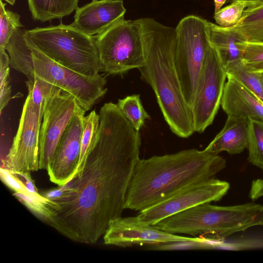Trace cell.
I'll return each instance as SVG.
<instances>
[{"label":"cell","mask_w":263,"mask_h":263,"mask_svg":"<svg viewBox=\"0 0 263 263\" xmlns=\"http://www.w3.org/2000/svg\"><path fill=\"white\" fill-rule=\"evenodd\" d=\"M175 28V63L183 94L191 108L205 54L211 44L208 21L189 15L182 18Z\"/></svg>","instance_id":"8992f818"},{"label":"cell","mask_w":263,"mask_h":263,"mask_svg":"<svg viewBox=\"0 0 263 263\" xmlns=\"http://www.w3.org/2000/svg\"><path fill=\"white\" fill-rule=\"evenodd\" d=\"M25 39L31 51L34 77L71 95L85 111L106 93L104 77L86 76L57 63L33 44L26 30Z\"/></svg>","instance_id":"ba28073f"},{"label":"cell","mask_w":263,"mask_h":263,"mask_svg":"<svg viewBox=\"0 0 263 263\" xmlns=\"http://www.w3.org/2000/svg\"><path fill=\"white\" fill-rule=\"evenodd\" d=\"M93 37L99 55L101 71L105 73L122 74L144 65L142 33L137 20L122 18Z\"/></svg>","instance_id":"52a82bcc"},{"label":"cell","mask_w":263,"mask_h":263,"mask_svg":"<svg viewBox=\"0 0 263 263\" xmlns=\"http://www.w3.org/2000/svg\"><path fill=\"white\" fill-rule=\"evenodd\" d=\"M241 62L249 71H263V42L245 41Z\"/></svg>","instance_id":"4316f807"},{"label":"cell","mask_w":263,"mask_h":263,"mask_svg":"<svg viewBox=\"0 0 263 263\" xmlns=\"http://www.w3.org/2000/svg\"><path fill=\"white\" fill-rule=\"evenodd\" d=\"M247 3L242 1H235L221 8L214 13V18L217 25L224 28L232 27L240 20Z\"/></svg>","instance_id":"83f0119b"},{"label":"cell","mask_w":263,"mask_h":263,"mask_svg":"<svg viewBox=\"0 0 263 263\" xmlns=\"http://www.w3.org/2000/svg\"><path fill=\"white\" fill-rule=\"evenodd\" d=\"M33 44L57 63L80 73L99 75L101 64L93 36L72 25L36 27L26 30Z\"/></svg>","instance_id":"5b68a950"},{"label":"cell","mask_w":263,"mask_h":263,"mask_svg":"<svg viewBox=\"0 0 263 263\" xmlns=\"http://www.w3.org/2000/svg\"><path fill=\"white\" fill-rule=\"evenodd\" d=\"M85 111L80 107L68 123L47 169L50 180L59 186L67 183L79 168Z\"/></svg>","instance_id":"5bb4252c"},{"label":"cell","mask_w":263,"mask_h":263,"mask_svg":"<svg viewBox=\"0 0 263 263\" xmlns=\"http://www.w3.org/2000/svg\"><path fill=\"white\" fill-rule=\"evenodd\" d=\"M211 45L216 49L225 68L241 60L243 43L247 40L232 27L224 28L208 21Z\"/></svg>","instance_id":"ac0fdd59"},{"label":"cell","mask_w":263,"mask_h":263,"mask_svg":"<svg viewBox=\"0 0 263 263\" xmlns=\"http://www.w3.org/2000/svg\"><path fill=\"white\" fill-rule=\"evenodd\" d=\"M6 4L0 3V50H6V47L14 31L24 26L20 22V16L16 12L6 10Z\"/></svg>","instance_id":"d4e9b609"},{"label":"cell","mask_w":263,"mask_h":263,"mask_svg":"<svg viewBox=\"0 0 263 263\" xmlns=\"http://www.w3.org/2000/svg\"><path fill=\"white\" fill-rule=\"evenodd\" d=\"M26 29L16 30L6 47L10 58V66L26 75V82L32 83L34 80L31 51L25 39Z\"/></svg>","instance_id":"d6986e66"},{"label":"cell","mask_w":263,"mask_h":263,"mask_svg":"<svg viewBox=\"0 0 263 263\" xmlns=\"http://www.w3.org/2000/svg\"><path fill=\"white\" fill-rule=\"evenodd\" d=\"M0 176L2 181L14 192L31 193L27 191L22 182L9 170L1 167L0 168Z\"/></svg>","instance_id":"4dcf8cb0"},{"label":"cell","mask_w":263,"mask_h":263,"mask_svg":"<svg viewBox=\"0 0 263 263\" xmlns=\"http://www.w3.org/2000/svg\"><path fill=\"white\" fill-rule=\"evenodd\" d=\"M96 136L76 174L60 186L63 195L50 200L46 223L70 240L96 243L110 223L121 217L136 164L140 159L139 132L117 104L99 111Z\"/></svg>","instance_id":"6da1fadb"},{"label":"cell","mask_w":263,"mask_h":263,"mask_svg":"<svg viewBox=\"0 0 263 263\" xmlns=\"http://www.w3.org/2000/svg\"><path fill=\"white\" fill-rule=\"evenodd\" d=\"M104 243L126 248L147 243L204 242L205 239L170 233L138 221L137 217H120L112 221L103 236Z\"/></svg>","instance_id":"4fadbf2b"},{"label":"cell","mask_w":263,"mask_h":263,"mask_svg":"<svg viewBox=\"0 0 263 263\" xmlns=\"http://www.w3.org/2000/svg\"><path fill=\"white\" fill-rule=\"evenodd\" d=\"M2 1H5L11 5H13L15 3V0H2Z\"/></svg>","instance_id":"74e56055"},{"label":"cell","mask_w":263,"mask_h":263,"mask_svg":"<svg viewBox=\"0 0 263 263\" xmlns=\"http://www.w3.org/2000/svg\"><path fill=\"white\" fill-rule=\"evenodd\" d=\"M11 173L22 182L29 192L36 195L40 194L31 178L30 172Z\"/></svg>","instance_id":"1f68e13d"},{"label":"cell","mask_w":263,"mask_h":263,"mask_svg":"<svg viewBox=\"0 0 263 263\" xmlns=\"http://www.w3.org/2000/svg\"><path fill=\"white\" fill-rule=\"evenodd\" d=\"M155 226L175 234L222 239L254 226H263V204L218 206L203 203L165 218Z\"/></svg>","instance_id":"277c9868"},{"label":"cell","mask_w":263,"mask_h":263,"mask_svg":"<svg viewBox=\"0 0 263 263\" xmlns=\"http://www.w3.org/2000/svg\"><path fill=\"white\" fill-rule=\"evenodd\" d=\"M125 12L122 0H93L77 8L71 25L93 36L124 18Z\"/></svg>","instance_id":"9a60e30c"},{"label":"cell","mask_w":263,"mask_h":263,"mask_svg":"<svg viewBox=\"0 0 263 263\" xmlns=\"http://www.w3.org/2000/svg\"><path fill=\"white\" fill-rule=\"evenodd\" d=\"M9 56L6 50H0V112L7 105L11 98L9 84Z\"/></svg>","instance_id":"f546056e"},{"label":"cell","mask_w":263,"mask_h":263,"mask_svg":"<svg viewBox=\"0 0 263 263\" xmlns=\"http://www.w3.org/2000/svg\"><path fill=\"white\" fill-rule=\"evenodd\" d=\"M142 33L144 64L141 78L153 89L164 119L177 136L195 133L192 109L186 101L176 70L174 52L176 28L150 17L137 20Z\"/></svg>","instance_id":"3957f363"},{"label":"cell","mask_w":263,"mask_h":263,"mask_svg":"<svg viewBox=\"0 0 263 263\" xmlns=\"http://www.w3.org/2000/svg\"><path fill=\"white\" fill-rule=\"evenodd\" d=\"M80 107L71 95L48 83L40 131L39 169L47 170L61 137Z\"/></svg>","instance_id":"30bf717a"},{"label":"cell","mask_w":263,"mask_h":263,"mask_svg":"<svg viewBox=\"0 0 263 263\" xmlns=\"http://www.w3.org/2000/svg\"><path fill=\"white\" fill-rule=\"evenodd\" d=\"M226 166L222 157L195 148L140 159L127 191L125 209L144 210L213 178Z\"/></svg>","instance_id":"7a4b0ae2"},{"label":"cell","mask_w":263,"mask_h":263,"mask_svg":"<svg viewBox=\"0 0 263 263\" xmlns=\"http://www.w3.org/2000/svg\"><path fill=\"white\" fill-rule=\"evenodd\" d=\"M232 28L247 41L263 42V5L247 8L239 22Z\"/></svg>","instance_id":"44dd1931"},{"label":"cell","mask_w":263,"mask_h":263,"mask_svg":"<svg viewBox=\"0 0 263 263\" xmlns=\"http://www.w3.org/2000/svg\"><path fill=\"white\" fill-rule=\"evenodd\" d=\"M227 0H214L215 11L214 13L219 10Z\"/></svg>","instance_id":"d590c367"},{"label":"cell","mask_w":263,"mask_h":263,"mask_svg":"<svg viewBox=\"0 0 263 263\" xmlns=\"http://www.w3.org/2000/svg\"><path fill=\"white\" fill-rule=\"evenodd\" d=\"M64 192L61 186L59 188L51 191H49L43 195L46 198L53 200L58 198L63 195Z\"/></svg>","instance_id":"836d02e7"},{"label":"cell","mask_w":263,"mask_h":263,"mask_svg":"<svg viewBox=\"0 0 263 263\" xmlns=\"http://www.w3.org/2000/svg\"><path fill=\"white\" fill-rule=\"evenodd\" d=\"M13 195L33 214L45 222L51 215L50 200L41 194L14 192Z\"/></svg>","instance_id":"484cf974"},{"label":"cell","mask_w":263,"mask_h":263,"mask_svg":"<svg viewBox=\"0 0 263 263\" xmlns=\"http://www.w3.org/2000/svg\"><path fill=\"white\" fill-rule=\"evenodd\" d=\"M235 1H242L246 2L247 5V8L263 5V0H229V2L232 3Z\"/></svg>","instance_id":"e575fe53"},{"label":"cell","mask_w":263,"mask_h":263,"mask_svg":"<svg viewBox=\"0 0 263 263\" xmlns=\"http://www.w3.org/2000/svg\"><path fill=\"white\" fill-rule=\"evenodd\" d=\"M79 0H27L34 20L42 22L62 18L78 7Z\"/></svg>","instance_id":"ffe728a7"},{"label":"cell","mask_w":263,"mask_h":263,"mask_svg":"<svg viewBox=\"0 0 263 263\" xmlns=\"http://www.w3.org/2000/svg\"><path fill=\"white\" fill-rule=\"evenodd\" d=\"M226 71L227 75L234 78L263 102V85L257 73L248 71L241 60L228 66Z\"/></svg>","instance_id":"cb8c5ba5"},{"label":"cell","mask_w":263,"mask_h":263,"mask_svg":"<svg viewBox=\"0 0 263 263\" xmlns=\"http://www.w3.org/2000/svg\"><path fill=\"white\" fill-rule=\"evenodd\" d=\"M226 78L225 68L218 52L211 44L191 107L195 132L202 133L212 124L221 104Z\"/></svg>","instance_id":"9c48e42d"},{"label":"cell","mask_w":263,"mask_h":263,"mask_svg":"<svg viewBox=\"0 0 263 263\" xmlns=\"http://www.w3.org/2000/svg\"><path fill=\"white\" fill-rule=\"evenodd\" d=\"M248 119L228 117L222 129L204 150L214 155L223 151L238 154L248 148Z\"/></svg>","instance_id":"e0dca14e"},{"label":"cell","mask_w":263,"mask_h":263,"mask_svg":"<svg viewBox=\"0 0 263 263\" xmlns=\"http://www.w3.org/2000/svg\"><path fill=\"white\" fill-rule=\"evenodd\" d=\"M248 161L263 170V121L248 119Z\"/></svg>","instance_id":"603a6c76"},{"label":"cell","mask_w":263,"mask_h":263,"mask_svg":"<svg viewBox=\"0 0 263 263\" xmlns=\"http://www.w3.org/2000/svg\"><path fill=\"white\" fill-rule=\"evenodd\" d=\"M117 105L134 128L139 132L150 116L144 108L140 95L127 96L119 99Z\"/></svg>","instance_id":"7402d4cb"},{"label":"cell","mask_w":263,"mask_h":263,"mask_svg":"<svg viewBox=\"0 0 263 263\" xmlns=\"http://www.w3.org/2000/svg\"><path fill=\"white\" fill-rule=\"evenodd\" d=\"M43 111L44 107L36 106L28 92L17 133L4 161V168L13 173L39 169V138Z\"/></svg>","instance_id":"8fae6325"},{"label":"cell","mask_w":263,"mask_h":263,"mask_svg":"<svg viewBox=\"0 0 263 263\" xmlns=\"http://www.w3.org/2000/svg\"><path fill=\"white\" fill-rule=\"evenodd\" d=\"M229 189L228 182L212 178L191 185L173 196L140 211L136 217L140 223L154 226L193 206L220 200Z\"/></svg>","instance_id":"7c38bea8"},{"label":"cell","mask_w":263,"mask_h":263,"mask_svg":"<svg viewBox=\"0 0 263 263\" xmlns=\"http://www.w3.org/2000/svg\"><path fill=\"white\" fill-rule=\"evenodd\" d=\"M249 196L253 200L263 196V179H257L252 181Z\"/></svg>","instance_id":"d6a6232c"},{"label":"cell","mask_w":263,"mask_h":263,"mask_svg":"<svg viewBox=\"0 0 263 263\" xmlns=\"http://www.w3.org/2000/svg\"><path fill=\"white\" fill-rule=\"evenodd\" d=\"M100 124V117L95 110L83 118V129L81 140L79 165L83 161L97 133Z\"/></svg>","instance_id":"f1b7e54d"},{"label":"cell","mask_w":263,"mask_h":263,"mask_svg":"<svg viewBox=\"0 0 263 263\" xmlns=\"http://www.w3.org/2000/svg\"><path fill=\"white\" fill-rule=\"evenodd\" d=\"M220 105L228 117L263 121V102L233 77L227 75Z\"/></svg>","instance_id":"2e32d148"},{"label":"cell","mask_w":263,"mask_h":263,"mask_svg":"<svg viewBox=\"0 0 263 263\" xmlns=\"http://www.w3.org/2000/svg\"><path fill=\"white\" fill-rule=\"evenodd\" d=\"M257 73L262 85H263V71L259 72H256Z\"/></svg>","instance_id":"8d00e7d4"}]
</instances>
